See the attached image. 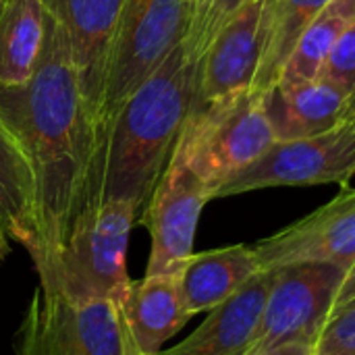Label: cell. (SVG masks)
<instances>
[{
	"instance_id": "1",
	"label": "cell",
	"mask_w": 355,
	"mask_h": 355,
	"mask_svg": "<svg viewBox=\"0 0 355 355\" xmlns=\"http://www.w3.org/2000/svg\"><path fill=\"white\" fill-rule=\"evenodd\" d=\"M0 121L17 139L29 173L27 252L46 281L67 229L81 210L100 133L79 87L71 46L46 10L40 62L23 85H0Z\"/></svg>"
},
{
	"instance_id": "2",
	"label": "cell",
	"mask_w": 355,
	"mask_h": 355,
	"mask_svg": "<svg viewBox=\"0 0 355 355\" xmlns=\"http://www.w3.org/2000/svg\"><path fill=\"white\" fill-rule=\"evenodd\" d=\"M193 77L196 64L181 42L123 104L100 137L81 210L96 202L121 200L133 204L141 218L189 116Z\"/></svg>"
},
{
	"instance_id": "3",
	"label": "cell",
	"mask_w": 355,
	"mask_h": 355,
	"mask_svg": "<svg viewBox=\"0 0 355 355\" xmlns=\"http://www.w3.org/2000/svg\"><path fill=\"white\" fill-rule=\"evenodd\" d=\"M135 220H139L135 206L121 200L83 208L67 229L50 275L40 285L71 300L123 304L131 285L125 258Z\"/></svg>"
},
{
	"instance_id": "4",
	"label": "cell",
	"mask_w": 355,
	"mask_h": 355,
	"mask_svg": "<svg viewBox=\"0 0 355 355\" xmlns=\"http://www.w3.org/2000/svg\"><path fill=\"white\" fill-rule=\"evenodd\" d=\"M275 135L264 112L262 92L250 87L189 112L175 146L204 181L212 200L239 171L258 160Z\"/></svg>"
},
{
	"instance_id": "5",
	"label": "cell",
	"mask_w": 355,
	"mask_h": 355,
	"mask_svg": "<svg viewBox=\"0 0 355 355\" xmlns=\"http://www.w3.org/2000/svg\"><path fill=\"white\" fill-rule=\"evenodd\" d=\"M196 0H125L98 110L100 137L135 89L185 40Z\"/></svg>"
},
{
	"instance_id": "6",
	"label": "cell",
	"mask_w": 355,
	"mask_h": 355,
	"mask_svg": "<svg viewBox=\"0 0 355 355\" xmlns=\"http://www.w3.org/2000/svg\"><path fill=\"white\" fill-rule=\"evenodd\" d=\"M17 355H141L112 300H71L60 291H33Z\"/></svg>"
},
{
	"instance_id": "7",
	"label": "cell",
	"mask_w": 355,
	"mask_h": 355,
	"mask_svg": "<svg viewBox=\"0 0 355 355\" xmlns=\"http://www.w3.org/2000/svg\"><path fill=\"white\" fill-rule=\"evenodd\" d=\"M355 175V127L335 129L302 137L275 141L258 160L229 179L216 198H229L266 187H302L337 183L347 187Z\"/></svg>"
},
{
	"instance_id": "8",
	"label": "cell",
	"mask_w": 355,
	"mask_h": 355,
	"mask_svg": "<svg viewBox=\"0 0 355 355\" xmlns=\"http://www.w3.org/2000/svg\"><path fill=\"white\" fill-rule=\"evenodd\" d=\"M345 272L347 268L331 262H295L272 268V283L250 354L285 343H316Z\"/></svg>"
},
{
	"instance_id": "9",
	"label": "cell",
	"mask_w": 355,
	"mask_h": 355,
	"mask_svg": "<svg viewBox=\"0 0 355 355\" xmlns=\"http://www.w3.org/2000/svg\"><path fill=\"white\" fill-rule=\"evenodd\" d=\"M210 200L204 181L191 171L181 152L175 150L139 218L152 239L146 275L179 272L193 254L198 220Z\"/></svg>"
},
{
	"instance_id": "10",
	"label": "cell",
	"mask_w": 355,
	"mask_h": 355,
	"mask_svg": "<svg viewBox=\"0 0 355 355\" xmlns=\"http://www.w3.org/2000/svg\"><path fill=\"white\" fill-rule=\"evenodd\" d=\"M260 266L272 270L295 262L355 264V189L343 187L329 204L254 243Z\"/></svg>"
},
{
	"instance_id": "11",
	"label": "cell",
	"mask_w": 355,
	"mask_h": 355,
	"mask_svg": "<svg viewBox=\"0 0 355 355\" xmlns=\"http://www.w3.org/2000/svg\"><path fill=\"white\" fill-rule=\"evenodd\" d=\"M264 0L241 6L210 40L196 62L189 112L254 87L260 64V19Z\"/></svg>"
},
{
	"instance_id": "12",
	"label": "cell",
	"mask_w": 355,
	"mask_h": 355,
	"mask_svg": "<svg viewBox=\"0 0 355 355\" xmlns=\"http://www.w3.org/2000/svg\"><path fill=\"white\" fill-rule=\"evenodd\" d=\"M44 6L69 37L79 87L96 123L125 0H44Z\"/></svg>"
},
{
	"instance_id": "13",
	"label": "cell",
	"mask_w": 355,
	"mask_h": 355,
	"mask_svg": "<svg viewBox=\"0 0 355 355\" xmlns=\"http://www.w3.org/2000/svg\"><path fill=\"white\" fill-rule=\"evenodd\" d=\"M272 283V270H260L233 297L208 312V318L181 343L156 355H250L266 295Z\"/></svg>"
},
{
	"instance_id": "14",
	"label": "cell",
	"mask_w": 355,
	"mask_h": 355,
	"mask_svg": "<svg viewBox=\"0 0 355 355\" xmlns=\"http://www.w3.org/2000/svg\"><path fill=\"white\" fill-rule=\"evenodd\" d=\"M347 98L349 94L320 77L304 83H275L262 92L264 112L277 141L335 129L343 121Z\"/></svg>"
},
{
	"instance_id": "15",
	"label": "cell",
	"mask_w": 355,
	"mask_h": 355,
	"mask_svg": "<svg viewBox=\"0 0 355 355\" xmlns=\"http://www.w3.org/2000/svg\"><path fill=\"white\" fill-rule=\"evenodd\" d=\"M129 335L141 355H156L191 318L177 275H146L131 281L121 304Z\"/></svg>"
},
{
	"instance_id": "16",
	"label": "cell",
	"mask_w": 355,
	"mask_h": 355,
	"mask_svg": "<svg viewBox=\"0 0 355 355\" xmlns=\"http://www.w3.org/2000/svg\"><path fill=\"white\" fill-rule=\"evenodd\" d=\"M262 270L254 245H231L191 254L177 272L179 291L191 316L233 297Z\"/></svg>"
},
{
	"instance_id": "17",
	"label": "cell",
	"mask_w": 355,
	"mask_h": 355,
	"mask_svg": "<svg viewBox=\"0 0 355 355\" xmlns=\"http://www.w3.org/2000/svg\"><path fill=\"white\" fill-rule=\"evenodd\" d=\"M44 0L0 2V85L15 87L31 79L44 46Z\"/></svg>"
},
{
	"instance_id": "18",
	"label": "cell",
	"mask_w": 355,
	"mask_h": 355,
	"mask_svg": "<svg viewBox=\"0 0 355 355\" xmlns=\"http://www.w3.org/2000/svg\"><path fill=\"white\" fill-rule=\"evenodd\" d=\"M331 0H264L260 19V64L254 89H270L291 56L300 35Z\"/></svg>"
},
{
	"instance_id": "19",
	"label": "cell",
	"mask_w": 355,
	"mask_h": 355,
	"mask_svg": "<svg viewBox=\"0 0 355 355\" xmlns=\"http://www.w3.org/2000/svg\"><path fill=\"white\" fill-rule=\"evenodd\" d=\"M352 21H355V0H331L300 35L277 83L318 79L331 48Z\"/></svg>"
},
{
	"instance_id": "20",
	"label": "cell",
	"mask_w": 355,
	"mask_h": 355,
	"mask_svg": "<svg viewBox=\"0 0 355 355\" xmlns=\"http://www.w3.org/2000/svg\"><path fill=\"white\" fill-rule=\"evenodd\" d=\"M0 191H2V218L0 225L6 235L15 237L25 250L31 239L29 223V173L23 152L0 121Z\"/></svg>"
},
{
	"instance_id": "21",
	"label": "cell",
	"mask_w": 355,
	"mask_h": 355,
	"mask_svg": "<svg viewBox=\"0 0 355 355\" xmlns=\"http://www.w3.org/2000/svg\"><path fill=\"white\" fill-rule=\"evenodd\" d=\"M252 0H204L196 6L187 35L183 40L185 52L189 60L196 64L210 40L218 33V29Z\"/></svg>"
},
{
	"instance_id": "22",
	"label": "cell",
	"mask_w": 355,
	"mask_h": 355,
	"mask_svg": "<svg viewBox=\"0 0 355 355\" xmlns=\"http://www.w3.org/2000/svg\"><path fill=\"white\" fill-rule=\"evenodd\" d=\"M320 79L341 87L345 94L355 89V21H352L331 48L322 69Z\"/></svg>"
},
{
	"instance_id": "23",
	"label": "cell",
	"mask_w": 355,
	"mask_h": 355,
	"mask_svg": "<svg viewBox=\"0 0 355 355\" xmlns=\"http://www.w3.org/2000/svg\"><path fill=\"white\" fill-rule=\"evenodd\" d=\"M314 355H355V304L331 312L314 343Z\"/></svg>"
},
{
	"instance_id": "24",
	"label": "cell",
	"mask_w": 355,
	"mask_h": 355,
	"mask_svg": "<svg viewBox=\"0 0 355 355\" xmlns=\"http://www.w3.org/2000/svg\"><path fill=\"white\" fill-rule=\"evenodd\" d=\"M349 304H355V264L352 268H347L345 277H343V283L337 291V297H335V306H333V312L339 310V308H345Z\"/></svg>"
},
{
	"instance_id": "25",
	"label": "cell",
	"mask_w": 355,
	"mask_h": 355,
	"mask_svg": "<svg viewBox=\"0 0 355 355\" xmlns=\"http://www.w3.org/2000/svg\"><path fill=\"white\" fill-rule=\"evenodd\" d=\"M250 355H314V343H285Z\"/></svg>"
},
{
	"instance_id": "26",
	"label": "cell",
	"mask_w": 355,
	"mask_h": 355,
	"mask_svg": "<svg viewBox=\"0 0 355 355\" xmlns=\"http://www.w3.org/2000/svg\"><path fill=\"white\" fill-rule=\"evenodd\" d=\"M341 123L355 127V89L349 94V98H347V104H345V112H343V121Z\"/></svg>"
},
{
	"instance_id": "27",
	"label": "cell",
	"mask_w": 355,
	"mask_h": 355,
	"mask_svg": "<svg viewBox=\"0 0 355 355\" xmlns=\"http://www.w3.org/2000/svg\"><path fill=\"white\" fill-rule=\"evenodd\" d=\"M10 252V245H8V239H6V231L0 227V262L8 256Z\"/></svg>"
},
{
	"instance_id": "28",
	"label": "cell",
	"mask_w": 355,
	"mask_h": 355,
	"mask_svg": "<svg viewBox=\"0 0 355 355\" xmlns=\"http://www.w3.org/2000/svg\"><path fill=\"white\" fill-rule=\"evenodd\" d=\"M0 218H2V191H0ZM2 227V225H0Z\"/></svg>"
},
{
	"instance_id": "29",
	"label": "cell",
	"mask_w": 355,
	"mask_h": 355,
	"mask_svg": "<svg viewBox=\"0 0 355 355\" xmlns=\"http://www.w3.org/2000/svg\"><path fill=\"white\" fill-rule=\"evenodd\" d=\"M200 2H204V0H196V6H198V4H200Z\"/></svg>"
},
{
	"instance_id": "30",
	"label": "cell",
	"mask_w": 355,
	"mask_h": 355,
	"mask_svg": "<svg viewBox=\"0 0 355 355\" xmlns=\"http://www.w3.org/2000/svg\"><path fill=\"white\" fill-rule=\"evenodd\" d=\"M0 2H2V0H0Z\"/></svg>"
}]
</instances>
